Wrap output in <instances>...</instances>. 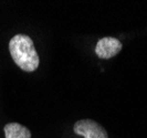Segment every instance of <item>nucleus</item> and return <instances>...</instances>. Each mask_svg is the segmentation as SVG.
I'll return each mask as SVG.
<instances>
[{
  "label": "nucleus",
  "mask_w": 147,
  "mask_h": 138,
  "mask_svg": "<svg viewBox=\"0 0 147 138\" xmlns=\"http://www.w3.org/2000/svg\"><path fill=\"white\" fill-rule=\"evenodd\" d=\"M9 51L15 63L26 72H33L40 60L32 39L26 34H17L9 42Z\"/></svg>",
  "instance_id": "obj_1"
},
{
  "label": "nucleus",
  "mask_w": 147,
  "mask_h": 138,
  "mask_svg": "<svg viewBox=\"0 0 147 138\" xmlns=\"http://www.w3.org/2000/svg\"><path fill=\"white\" fill-rule=\"evenodd\" d=\"M73 131L84 138H109L106 131L93 119H81L74 124Z\"/></svg>",
  "instance_id": "obj_2"
},
{
  "label": "nucleus",
  "mask_w": 147,
  "mask_h": 138,
  "mask_svg": "<svg viewBox=\"0 0 147 138\" xmlns=\"http://www.w3.org/2000/svg\"><path fill=\"white\" fill-rule=\"evenodd\" d=\"M122 50V43L118 39L105 36L97 41L95 53L100 59H111L118 54Z\"/></svg>",
  "instance_id": "obj_3"
},
{
  "label": "nucleus",
  "mask_w": 147,
  "mask_h": 138,
  "mask_svg": "<svg viewBox=\"0 0 147 138\" xmlns=\"http://www.w3.org/2000/svg\"><path fill=\"white\" fill-rule=\"evenodd\" d=\"M3 131L6 138H31V133L29 129L18 123L7 124Z\"/></svg>",
  "instance_id": "obj_4"
}]
</instances>
